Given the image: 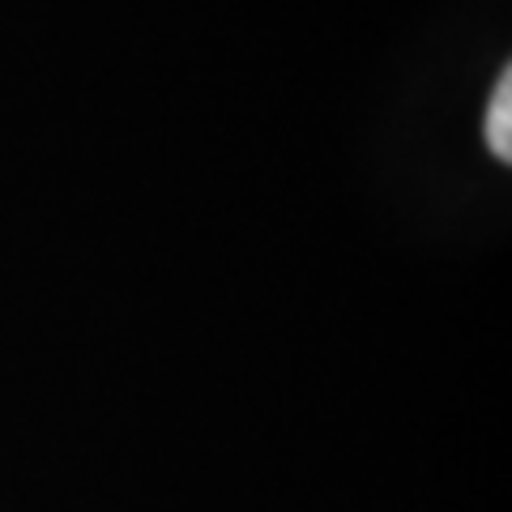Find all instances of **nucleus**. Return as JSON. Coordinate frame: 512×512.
I'll return each instance as SVG.
<instances>
[{
  "label": "nucleus",
  "mask_w": 512,
  "mask_h": 512,
  "mask_svg": "<svg viewBox=\"0 0 512 512\" xmlns=\"http://www.w3.org/2000/svg\"><path fill=\"white\" fill-rule=\"evenodd\" d=\"M508 103H512V94H508V86H500V94H495V103H491V111H487V141L500 154H508Z\"/></svg>",
  "instance_id": "nucleus-1"
}]
</instances>
